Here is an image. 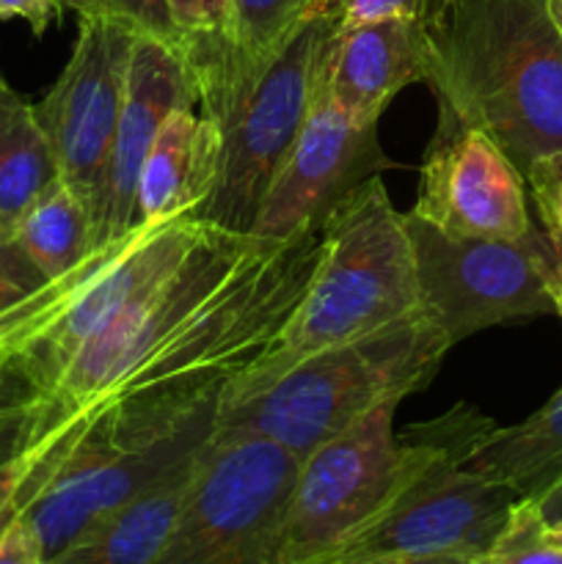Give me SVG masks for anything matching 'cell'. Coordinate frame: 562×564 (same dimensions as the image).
<instances>
[{"label":"cell","instance_id":"obj_22","mask_svg":"<svg viewBox=\"0 0 562 564\" xmlns=\"http://www.w3.org/2000/svg\"><path fill=\"white\" fill-rule=\"evenodd\" d=\"M309 0H226L220 39L242 66L253 69L284 50L309 20Z\"/></svg>","mask_w":562,"mask_h":564},{"label":"cell","instance_id":"obj_2","mask_svg":"<svg viewBox=\"0 0 562 564\" xmlns=\"http://www.w3.org/2000/svg\"><path fill=\"white\" fill-rule=\"evenodd\" d=\"M424 25L441 110L488 132L521 174L562 149V33L549 0H444Z\"/></svg>","mask_w":562,"mask_h":564},{"label":"cell","instance_id":"obj_1","mask_svg":"<svg viewBox=\"0 0 562 564\" xmlns=\"http://www.w3.org/2000/svg\"><path fill=\"white\" fill-rule=\"evenodd\" d=\"M317 226L264 240L209 224L17 430L9 460L28 466L20 510L28 490L77 444L169 438L218 411L224 391L268 358L303 297L317 262Z\"/></svg>","mask_w":562,"mask_h":564},{"label":"cell","instance_id":"obj_10","mask_svg":"<svg viewBox=\"0 0 562 564\" xmlns=\"http://www.w3.org/2000/svg\"><path fill=\"white\" fill-rule=\"evenodd\" d=\"M417 259L419 308L452 341L512 319L554 314L556 251L534 226L523 240L452 237L406 213Z\"/></svg>","mask_w":562,"mask_h":564},{"label":"cell","instance_id":"obj_3","mask_svg":"<svg viewBox=\"0 0 562 564\" xmlns=\"http://www.w3.org/2000/svg\"><path fill=\"white\" fill-rule=\"evenodd\" d=\"M450 350L444 330L417 308L284 369L242 375L220 397L215 430L259 435L303 460L375 408L402 402L430 386Z\"/></svg>","mask_w":562,"mask_h":564},{"label":"cell","instance_id":"obj_23","mask_svg":"<svg viewBox=\"0 0 562 564\" xmlns=\"http://www.w3.org/2000/svg\"><path fill=\"white\" fill-rule=\"evenodd\" d=\"M485 564H562V540L551 532L538 505L529 499H518L510 510L505 529L488 554Z\"/></svg>","mask_w":562,"mask_h":564},{"label":"cell","instance_id":"obj_36","mask_svg":"<svg viewBox=\"0 0 562 564\" xmlns=\"http://www.w3.org/2000/svg\"><path fill=\"white\" fill-rule=\"evenodd\" d=\"M549 14L562 33V0H549Z\"/></svg>","mask_w":562,"mask_h":564},{"label":"cell","instance_id":"obj_27","mask_svg":"<svg viewBox=\"0 0 562 564\" xmlns=\"http://www.w3.org/2000/svg\"><path fill=\"white\" fill-rule=\"evenodd\" d=\"M97 17L119 20L130 25L136 33H147V36L163 39V42L185 44L182 33L176 31L174 20H171L165 0H97Z\"/></svg>","mask_w":562,"mask_h":564},{"label":"cell","instance_id":"obj_30","mask_svg":"<svg viewBox=\"0 0 562 564\" xmlns=\"http://www.w3.org/2000/svg\"><path fill=\"white\" fill-rule=\"evenodd\" d=\"M64 9V0H0V20H25L42 36Z\"/></svg>","mask_w":562,"mask_h":564},{"label":"cell","instance_id":"obj_15","mask_svg":"<svg viewBox=\"0 0 562 564\" xmlns=\"http://www.w3.org/2000/svg\"><path fill=\"white\" fill-rule=\"evenodd\" d=\"M196 105V83L187 64L185 44L138 33L132 44L130 75H127L125 108L110 152L105 182L102 215H99V248L136 229V191L141 165L158 138L163 121L176 108Z\"/></svg>","mask_w":562,"mask_h":564},{"label":"cell","instance_id":"obj_37","mask_svg":"<svg viewBox=\"0 0 562 564\" xmlns=\"http://www.w3.org/2000/svg\"><path fill=\"white\" fill-rule=\"evenodd\" d=\"M551 532H554V534H556V538H560V540H562V521H560V523H554V527H551Z\"/></svg>","mask_w":562,"mask_h":564},{"label":"cell","instance_id":"obj_7","mask_svg":"<svg viewBox=\"0 0 562 564\" xmlns=\"http://www.w3.org/2000/svg\"><path fill=\"white\" fill-rule=\"evenodd\" d=\"M424 455L383 510L314 564L402 560H479L505 529L518 496L468 466L474 446L496 427L468 405L417 424Z\"/></svg>","mask_w":562,"mask_h":564},{"label":"cell","instance_id":"obj_35","mask_svg":"<svg viewBox=\"0 0 562 564\" xmlns=\"http://www.w3.org/2000/svg\"><path fill=\"white\" fill-rule=\"evenodd\" d=\"M474 560H457V556H439V560H402V562H386V564H472Z\"/></svg>","mask_w":562,"mask_h":564},{"label":"cell","instance_id":"obj_17","mask_svg":"<svg viewBox=\"0 0 562 564\" xmlns=\"http://www.w3.org/2000/svg\"><path fill=\"white\" fill-rule=\"evenodd\" d=\"M220 130L193 108H176L160 127L141 165L136 224L198 215L218 185Z\"/></svg>","mask_w":562,"mask_h":564},{"label":"cell","instance_id":"obj_25","mask_svg":"<svg viewBox=\"0 0 562 564\" xmlns=\"http://www.w3.org/2000/svg\"><path fill=\"white\" fill-rule=\"evenodd\" d=\"M44 284V273L17 242L14 226L0 224V314L31 297Z\"/></svg>","mask_w":562,"mask_h":564},{"label":"cell","instance_id":"obj_13","mask_svg":"<svg viewBox=\"0 0 562 564\" xmlns=\"http://www.w3.org/2000/svg\"><path fill=\"white\" fill-rule=\"evenodd\" d=\"M411 215L444 235L474 240H523L534 229L527 180L505 149L441 108Z\"/></svg>","mask_w":562,"mask_h":564},{"label":"cell","instance_id":"obj_19","mask_svg":"<svg viewBox=\"0 0 562 564\" xmlns=\"http://www.w3.org/2000/svg\"><path fill=\"white\" fill-rule=\"evenodd\" d=\"M466 463L510 488L518 499L538 501L562 485V386L523 422L512 427L496 424Z\"/></svg>","mask_w":562,"mask_h":564},{"label":"cell","instance_id":"obj_39","mask_svg":"<svg viewBox=\"0 0 562 564\" xmlns=\"http://www.w3.org/2000/svg\"><path fill=\"white\" fill-rule=\"evenodd\" d=\"M472 564H485V562H483V556H479V560H474Z\"/></svg>","mask_w":562,"mask_h":564},{"label":"cell","instance_id":"obj_33","mask_svg":"<svg viewBox=\"0 0 562 564\" xmlns=\"http://www.w3.org/2000/svg\"><path fill=\"white\" fill-rule=\"evenodd\" d=\"M551 301H554V314H560L562 319V257H556V268H554V275H551Z\"/></svg>","mask_w":562,"mask_h":564},{"label":"cell","instance_id":"obj_38","mask_svg":"<svg viewBox=\"0 0 562 564\" xmlns=\"http://www.w3.org/2000/svg\"><path fill=\"white\" fill-rule=\"evenodd\" d=\"M6 86H9V83H6V80H3V75H0V91H3Z\"/></svg>","mask_w":562,"mask_h":564},{"label":"cell","instance_id":"obj_4","mask_svg":"<svg viewBox=\"0 0 562 564\" xmlns=\"http://www.w3.org/2000/svg\"><path fill=\"white\" fill-rule=\"evenodd\" d=\"M198 215L138 224L0 314V463L75 358L207 235Z\"/></svg>","mask_w":562,"mask_h":564},{"label":"cell","instance_id":"obj_6","mask_svg":"<svg viewBox=\"0 0 562 564\" xmlns=\"http://www.w3.org/2000/svg\"><path fill=\"white\" fill-rule=\"evenodd\" d=\"M320 251L303 297L262 364L264 375L323 347L356 339L419 308L417 259L406 215L380 176L361 182L320 220Z\"/></svg>","mask_w":562,"mask_h":564},{"label":"cell","instance_id":"obj_9","mask_svg":"<svg viewBox=\"0 0 562 564\" xmlns=\"http://www.w3.org/2000/svg\"><path fill=\"white\" fill-rule=\"evenodd\" d=\"M400 402H386L298 466L281 534V564H314L345 543L402 488L424 455L411 427L395 435Z\"/></svg>","mask_w":562,"mask_h":564},{"label":"cell","instance_id":"obj_11","mask_svg":"<svg viewBox=\"0 0 562 564\" xmlns=\"http://www.w3.org/2000/svg\"><path fill=\"white\" fill-rule=\"evenodd\" d=\"M136 36L130 25L110 17H80L75 50L64 72L47 97L33 105L58 176L83 198L94 218V231L102 215Z\"/></svg>","mask_w":562,"mask_h":564},{"label":"cell","instance_id":"obj_28","mask_svg":"<svg viewBox=\"0 0 562 564\" xmlns=\"http://www.w3.org/2000/svg\"><path fill=\"white\" fill-rule=\"evenodd\" d=\"M165 6L185 42L202 33H220L224 28L226 0H165Z\"/></svg>","mask_w":562,"mask_h":564},{"label":"cell","instance_id":"obj_26","mask_svg":"<svg viewBox=\"0 0 562 564\" xmlns=\"http://www.w3.org/2000/svg\"><path fill=\"white\" fill-rule=\"evenodd\" d=\"M444 0H339L336 3V31L367 25L378 20L428 22Z\"/></svg>","mask_w":562,"mask_h":564},{"label":"cell","instance_id":"obj_24","mask_svg":"<svg viewBox=\"0 0 562 564\" xmlns=\"http://www.w3.org/2000/svg\"><path fill=\"white\" fill-rule=\"evenodd\" d=\"M523 180L534 198L545 237L554 246L556 257H562V149L534 160Z\"/></svg>","mask_w":562,"mask_h":564},{"label":"cell","instance_id":"obj_29","mask_svg":"<svg viewBox=\"0 0 562 564\" xmlns=\"http://www.w3.org/2000/svg\"><path fill=\"white\" fill-rule=\"evenodd\" d=\"M0 564H47L36 532L22 516L0 538Z\"/></svg>","mask_w":562,"mask_h":564},{"label":"cell","instance_id":"obj_5","mask_svg":"<svg viewBox=\"0 0 562 564\" xmlns=\"http://www.w3.org/2000/svg\"><path fill=\"white\" fill-rule=\"evenodd\" d=\"M336 17H309L262 66H242L220 33L185 42L196 105L220 130V174L198 218L251 235L275 169L290 152L312 105Z\"/></svg>","mask_w":562,"mask_h":564},{"label":"cell","instance_id":"obj_14","mask_svg":"<svg viewBox=\"0 0 562 564\" xmlns=\"http://www.w3.org/2000/svg\"><path fill=\"white\" fill-rule=\"evenodd\" d=\"M389 165L391 160L378 141V124L347 116L325 91L320 72L306 119L275 169L251 235L290 240L312 229L339 198Z\"/></svg>","mask_w":562,"mask_h":564},{"label":"cell","instance_id":"obj_32","mask_svg":"<svg viewBox=\"0 0 562 564\" xmlns=\"http://www.w3.org/2000/svg\"><path fill=\"white\" fill-rule=\"evenodd\" d=\"M540 510V516L545 518V523L549 527H554V523L562 521V485H556L554 490H549V494L543 496V499L534 501Z\"/></svg>","mask_w":562,"mask_h":564},{"label":"cell","instance_id":"obj_34","mask_svg":"<svg viewBox=\"0 0 562 564\" xmlns=\"http://www.w3.org/2000/svg\"><path fill=\"white\" fill-rule=\"evenodd\" d=\"M339 0H309L306 17H334Z\"/></svg>","mask_w":562,"mask_h":564},{"label":"cell","instance_id":"obj_31","mask_svg":"<svg viewBox=\"0 0 562 564\" xmlns=\"http://www.w3.org/2000/svg\"><path fill=\"white\" fill-rule=\"evenodd\" d=\"M25 474L28 466L20 457L0 463V538L20 518V494L22 482H25Z\"/></svg>","mask_w":562,"mask_h":564},{"label":"cell","instance_id":"obj_18","mask_svg":"<svg viewBox=\"0 0 562 564\" xmlns=\"http://www.w3.org/2000/svg\"><path fill=\"white\" fill-rule=\"evenodd\" d=\"M207 446V444H204ZM204 452V449H202ZM196 457L176 468L174 474L143 490L125 507L94 523L83 538H77L69 549L61 551L47 564H154L182 505L187 499L193 477L198 466Z\"/></svg>","mask_w":562,"mask_h":564},{"label":"cell","instance_id":"obj_16","mask_svg":"<svg viewBox=\"0 0 562 564\" xmlns=\"http://www.w3.org/2000/svg\"><path fill=\"white\" fill-rule=\"evenodd\" d=\"M433 44L419 20H378L331 33L323 83L336 105L364 124H378L391 99L428 83Z\"/></svg>","mask_w":562,"mask_h":564},{"label":"cell","instance_id":"obj_8","mask_svg":"<svg viewBox=\"0 0 562 564\" xmlns=\"http://www.w3.org/2000/svg\"><path fill=\"white\" fill-rule=\"evenodd\" d=\"M298 466L273 441L215 430L154 564H281Z\"/></svg>","mask_w":562,"mask_h":564},{"label":"cell","instance_id":"obj_21","mask_svg":"<svg viewBox=\"0 0 562 564\" xmlns=\"http://www.w3.org/2000/svg\"><path fill=\"white\" fill-rule=\"evenodd\" d=\"M55 176L58 165L36 110L6 86L0 91V224L14 226Z\"/></svg>","mask_w":562,"mask_h":564},{"label":"cell","instance_id":"obj_12","mask_svg":"<svg viewBox=\"0 0 562 564\" xmlns=\"http://www.w3.org/2000/svg\"><path fill=\"white\" fill-rule=\"evenodd\" d=\"M215 413H207L169 438L136 444H77L66 452L28 490L20 510L36 532L47 562L83 538L94 523L196 457L213 438Z\"/></svg>","mask_w":562,"mask_h":564},{"label":"cell","instance_id":"obj_20","mask_svg":"<svg viewBox=\"0 0 562 564\" xmlns=\"http://www.w3.org/2000/svg\"><path fill=\"white\" fill-rule=\"evenodd\" d=\"M14 237L47 281L69 273L88 253L97 251L91 213L61 176H55L20 215Z\"/></svg>","mask_w":562,"mask_h":564}]
</instances>
